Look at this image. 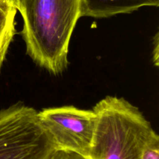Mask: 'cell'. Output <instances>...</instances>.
<instances>
[{"mask_svg": "<svg viewBox=\"0 0 159 159\" xmlns=\"http://www.w3.org/2000/svg\"><path fill=\"white\" fill-rule=\"evenodd\" d=\"M96 126L89 159H141L155 131L141 111L122 98L107 96L93 107Z\"/></svg>", "mask_w": 159, "mask_h": 159, "instance_id": "2", "label": "cell"}, {"mask_svg": "<svg viewBox=\"0 0 159 159\" xmlns=\"http://www.w3.org/2000/svg\"><path fill=\"white\" fill-rule=\"evenodd\" d=\"M2 3H14L15 4V0H0V4H2Z\"/></svg>", "mask_w": 159, "mask_h": 159, "instance_id": "9", "label": "cell"}, {"mask_svg": "<svg viewBox=\"0 0 159 159\" xmlns=\"http://www.w3.org/2000/svg\"><path fill=\"white\" fill-rule=\"evenodd\" d=\"M17 9L14 3L0 4V68L16 34L15 17Z\"/></svg>", "mask_w": 159, "mask_h": 159, "instance_id": "6", "label": "cell"}, {"mask_svg": "<svg viewBox=\"0 0 159 159\" xmlns=\"http://www.w3.org/2000/svg\"><path fill=\"white\" fill-rule=\"evenodd\" d=\"M56 149L37 110L19 102L0 111V159H48Z\"/></svg>", "mask_w": 159, "mask_h": 159, "instance_id": "3", "label": "cell"}, {"mask_svg": "<svg viewBox=\"0 0 159 159\" xmlns=\"http://www.w3.org/2000/svg\"><path fill=\"white\" fill-rule=\"evenodd\" d=\"M38 117L57 148L75 151L88 157L97 120L94 111L71 105L48 108L38 112Z\"/></svg>", "mask_w": 159, "mask_h": 159, "instance_id": "4", "label": "cell"}, {"mask_svg": "<svg viewBox=\"0 0 159 159\" xmlns=\"http://www.w3.org/2000/svg\"><path fill=\"white\" fill-rule=\"evenodd\" d=\"M48 159H89L87 156L82 154L70 151V150L57 148L51 154Z\"/></svg>", "mask_w": 159, "mask_h": 159, "instance_id": "8", "label": "cell"}, {"mask_svg": "<svg viewBox=\"0 0 159 159\" xmlns=\"http://www.w3.org/2000/svg\"><path fill=\"white\" fill-rule=\"evenodd\" d=\"M141 159H159V137L156 132L152 133L144 144Z\"/></svg>", "mask_w": 159, "mask_h": 159, "instance_id": "7", "label": "cell"}, {"mask_svg": "<svg viewBox=\"0 0 159 159\" xmlns=\"http://www.w3.org/2000/svg\"><path fill=\"white\" fill-rule=\"evenodd\" d=\"M159 0H80V17L108 18L130 13L144 6H158Z\"/></svg>", "mask_w": 159, "mask_h": 159, "instance_id": "5", "label": "cell"}, {"mask_svg": "<svg viewBox=\"0 0 159 159\" xmlns=\"http://www.w3.org/2000/svg\"><path fill=\"white\" fill-rule=\"evenodd\" d=\"M30 57L54 75L68 66L70 40L80 18V0H15Z\"/></svg>", "mask_w": 159, "mask_h": 159, "instance_id": "1", "label": "cell"}]
</instances>
